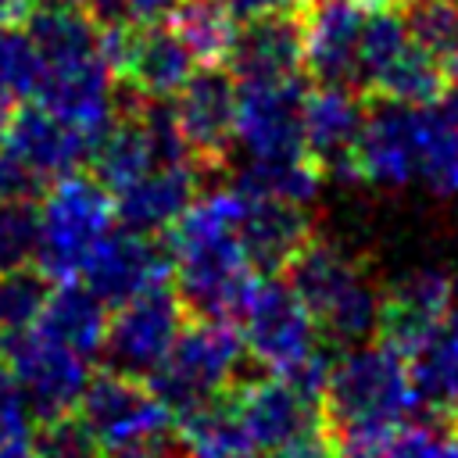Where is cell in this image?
Here are the masks:
<instances>
[{
  "label": "cell",
  "mask_w": 458,
  "mask_h": 458,
  "mask_svg": "<svg viewBox=\"0 0 458 458\" xmlns=\"http://www.w3.org/2000/svg\"><path fill=\"white\" fill-rule=\"evenodd\" d=\"M247 211V193L218 186L197 193L193 204L172 225V272L175 293L193 318H236L250 286L254 265L240 240V218Z\"/></svg>",
  "instance_id": "obj_1"
},
{
  "label": "cell",
  "mask_w": 458,
  "mask_h": 458,
  "mask_svg": "<svg viewBox=\"0 0 458 458\" xmlns=\"http://www.w3.org/2000/svg\"><path fill=\"white\" fill-rule=\"evenodd\" d=\"M318 404L336 458H379L386 440L408 426L422 401L404 354L376 340L354 344L333 358Z\"/></svg>",
  "instance_id": "obj_2"
},
{
  "label": "cell",
  "mask_w": 458,
  "mask_h": 458,
  "mask_svg": "<svg viewBox=\"0 0 458 458\" xmlns=\"http://www.w3.org/2000/svg\"><path fill=\"white\" fill-rule=\"evenodd\" d=\"M29 32L43 64L36 104L97 143L114 122V68L104 54L100 25L86 7H39Z\"/></svg>",
  "instance_id": "obj_3"
},
{
  "label": "cell",
  "mask_w": 458,
  "mask_h": 458,
  "mask_svg": "<svg viewBox=\"0 0 458 458\" xmlns=\"http://www.w3.org/2000/svg\"><path fill=\"white\" fill-rule=\"evenodd\" d=\"M458 143V122L440 104H401L376 97L365 107L354 168L376 186H408L429 179Z\"/></svg>",
  "instance_id": "obj_4"
},
{
  "label": "cell",
  "mask_w": 458,
  "mask_h": 458,
  "mask_svg": "<svg viewBox=\"0 0 458 458\" xmlns=\"http://www.w3.org/2000/svg\"><path fill=\"white\" fill-rule=\"evenodd\" d=\"M286 283L308 304L318 333L340 347L365 344L376 333L379 290L365 276L361 261L336 243L308 240L301 254L286 265Z\"/></svg>",
  "instance_id": "obj_5"
},
{
  "label": "cell",
  "mask_w": 458,
  "mask_h": 458,
  "mask_svg": "<svg viewBox=\"0 0 458 458\" xmlns=\"http://www.w3.org/2000/svg\"><path fill=\"white\" fill-rule=\"evenodd\" d=\"M114 197L97 175L75 168L68 175L50 179L36 208V268L57 283L79 279L89 254L114 229Z\"/></svg>",
  "instance_id": "obj_6"
},
{
  "label": "cell",
  "mask_w": 458,
  "mask_h": 458,
  "mask_svg": "<svg viewBox=\"0 0 458 458\" xmlns=\"http://www.w3.org/2000/svg\"><path fill=\"white\" fill-rule=\"evenodd\" d=\"M243 336L229 318H193L175 336L168 358L143 379L154 397L179 419L215 397H222L240 376Z\"/></svg>",
  "instance_id": "obj_7"
},
{
  "label": "cell",
  "mask_w": 458,
  "mask_h": 458,
  "mask_svg": "<svg viewBox=\"0 0 458 458\" xmlns=\"http://www.w3.org/2000/svg\"><path fill=\"white\" fill-rule=\"evenodd\" d=\"M236 318L243 351L272 376H290L322 351L318 322L286 279H254Z\"/></svg>",
  "instance_id": "obj_8"
},
{
  "label": "cell",
  "mask_w": 458,
  "mask_h": 458,
  "mask_svg": "<svg viewBox=\"0 0 458 458\" xmlns=\"http://www.w3.org/2000/svg\"><path fill=\"white\" fill-rule=\"evenodd\" d=\"M182 326H186V308L179 293L168 290L165 283L114 304V315L107 318V333H104L107 369L147 379L168 358Z\"/></svg>",
  "instance_id": "obj_9"
},
{
  "label": "cell",
  "mask_w": 458,
  "mask_h": 458,
  "mask_svg": "<svg viewBox=\"0 0 458 458\" xmlns=\"http://www.w3.org/2000/svg\"><path fill=\"white\" fill-rule=\"evenodd\" d=\"M0 354L4 365L14 372V379L21 383L36 411V422H50L57 415L79 411L82 390L89 383V369L82 354L39 336L36 329L0 336Z\"/></svg>",
  "instance_id": "obj_10"
},
{
  "label": "cell",
  "mask_w": 458,
  "mask_h": 458,
  "mask_svg": "<svg viewBox=\"0 0 458 458\" xmlns=\"http://www.w3.org/2000/svg\"><path fill=\"white\" fill-rule=\"evenodd\" d=\"M304 89L297 79L283 82H236V118L233 143L247 161L272 157H301L304 129H301Z\"/></svg>",
  "instance_id": "obj_11"
},
{
  "label": "cell",
  "mask_w": 458,
  "mask_h": 458,
  "mask_svg": "<svg viewBox=\"0 0 458 458\" xmlns=\"http://www.w3.org/2000/svg\"><path fill=\"white\" fill-rule=\"evenodd\" d=\"M225 401L240 422V429L258 444L265 454H279L301 437L322 429V404L318 397H308L283 376H265V379H247L233 383L225 390Z\"/></svg>",
  "instance_id": "obj_12"
},
{
  "label": "cell",
  "mask_w": 458,
  "mask_h": 458,
  "mask_svg": "<svg viewBox=\"0 0 458 458\" xmlns=\"http://www.w3.org/2000/svg\"><path fill=\"white\" fill-rule=\"evenodd\" d=\"M79 415L104 451L147 440L175 422V415L154 397L143 379L125 376L118 369H100L97 376H89L79 401Z\"/></svg>",
  "instance_id": "obj_13"
},
{
  "label": "cell",
  "mask_w": 458,
  "mask_h": 458,
  "mask_svg": "<svg viewBox=\"0 0 458 458\" xmlns=\"http://www.w3.org/2000/svg\"><path fill=\"white\" fill-rule=\"evenodd\" d=\"M383 0H315L304 25V72L318 86H358V54L369 7Z\"/></svg>",
  "instance_id": "obj_14"
},
{
  "label": "cell",
  "mask_w": 458,
  "mask_h": 458,
  "mask_svg": "<svg viewBox=\"0 0 458 458\" xmlns=\"http://www.w3.org/2000/svg\"><path fill=\"white\" fill-rule=\"evenodd\" d=\"M451 311V276L440 268H415L379 293L376 336L397 354L419 351Z\"/></svg>",
  "instance_id": "obj_15"
},
{
  "label": "cell",
  "mask_w": 458,
  "mask_h": 458,
  "mask_svg": "<svg viewBox=\"0 0 458 458\" xmlns=\"http://www.w3.org/2000/svg\"><path fill=\"white\" fill-rule=\"evenodd\" d=\"M168 272H172L168 250H161L150 240V233L125 225V229H111L100 240L79 279H86V286L104 304H122L150 286H161Z\"/></svg>",
  "instance_id": "obj_16"
},
{
  "label": "cell",
  "mask_w": 458,
  "mask_h": 458,
  "mask_svg": "<svg viewBox=\"0 0 458 458\" xmlns=\"http://www.w3.org/2000/svg\"><path fill=\"white\" fill-rule=\"evenodd\" d=\"M172 118L193 157L218 161L233 143L236 79L218 64H200V72H193L175 93Z\"/></svg>",
  "instance_id": "obj_17"
},
{
  "label": "cell",
  "mask_w": 458,
  "mask_h": 458,
  "mask_svg": "<svg viewBox=\"0 0 458 458\" xmlns=\"http://www.w3.org/2000/svg\"><path fill=\"white\" fill-rule=\"evenodd\" d=\"M361 118H365V104L354 97L351 86H318L315 93H304V107H301L304 150L318 165V172L333 179H358L354 150H358Z\"/></svg>",
  "instance_id": "obj_18"
},
{
  "label": "cell",
  "mask_w": 458,
  "mask_h": 458,
  "mask_svg": "<svg viewBox=\"0 0 458 458\" xmlns=\"http://www.w3.org/2000/svg\"><path fill=\"white\" fill-rule=\"evenodd\" d=\"M236 82H283L304 72V25L293 11L243 18L229 47Z\"/></svg>",
  "instance_id": "obj_19"
},
{
  "label": "cell",
  "mask_w": 458,
  "mask_h": 458,
  "mask_svg": "<svg viewBox=\"0 0 458 458\" xmlns=\"http://www.w3.org/2000/svg\"><path fill=\"white\" fill-rule=\"evenodd\" d=\"M0 143L11 154H18L43 182L75 172L93 154V140L82 136L64 118L50 114L43 104H32V107L14 111L7 118V129H4Z\"/></svg>",
  "instance_id": "obj_20"
},
{
  "label": "cell",
  "mask_w": 458,
  "mask_h": 458,
  "mask_svg": "<svg viewBox=\"0 0 458 458\" xmlns=\"http://www.w3.org/2000/svg\"><path fill=\"white\" fill-rule=\"evenodd\" d=\"M114 211L129 229L157 233L175 225V218L193 204L197 197V168L193 157H175L147 168L132 182L111 190Z\"/></svg>",
  "instance_id": "obj_21"
},
{
  "label": "cell",
  "mask_w": 458,
  "mask_h": 458,
  "mask_svg": "<svg viewBox=\"0 0 458 458\" xmlns=\"http://www.w3.org/2000/svg\"><path fill=\"white\" fill-rule=\"evenodd\" d=\"M240 240L247 247L250 265L265 276H276V272H286V265L311 240V218L304 215V204H286V200L247 193V211L240 218Z\"/></svg>",
  "instance_id": "obj_22"
},
{
  "label": "cell",
  "mask_w": 458,
  "mask_h": 458,
  "mask_svg": "<svg viewBox=\"0 0 458 458\" xmlns=\"http://www.w3.org/2000/svg\"><path fill=\"white\" fill-rule=\"evenodd\" d=\"M39 336L82 354L86 361L104 351V333H107V304L86 286V283H61L57 290L47 293V304L32 326Z\"/></svg>",
  "instance_id": "obj_23"
},
{
  "label": "cell",
  "mask_w": 458,
  "mask_h": 458,
  "mask_svg": "<svg viewBox=\"0 0 458 458\" xmlns=\"http://www.w3.org/2000/svg\"><path fill=\"white\" fill-rule=\"evenodd\" d=\"M168 25L179 32L186 50L197 64H218L229 57L233 36H236V14L225 0H182Z\"/></svg>",
  "instance_id": "obj_24"
},
{
  "label": "cell",
  "mask_w": 458,
  "mask_h": 458,
  "mask_svg": "<svg viewBox=\"0 0 458 458\" xmlns=\"http://www.w3.org/2000/svg\"><path fill=\"white\" fill-rule=\"evenodd\" d=\"M322 182L318 165L301 154V157H272V161H247L236 175V186L250 197H268V200H286V204H308L315 200Z\"/></svg>",
  "instance_id": "obj_25"
},
{
  "label": "cell",
  "mask_w": 458,
  "mask_h": 458,
  "mask_svg": "<svg viewBox=\"0 0 458 458\" xmlns=\"http://www.w3.org/2000/svg\"><path fill=\"white\" fill-rule=\"evenodd\" d=\"M404 25L444 79L458 82V0H408Z\"/></svg>",
  "instance_id": "obj_26"
},
{
  "label": "cell",
  "mask_w": 458,
  "mask_h": 458,
  "mask_svg": "<svg viewBox=\"0 0 458 458\" xmlns=\"http://www.w3.org/2000/svg\"><path fill=\"white\" fill-rule=\"evenodd\" d=\"M39 72L43 64H39V50H36L29 25L0 18V100L21 104L36 97Z\"/></svg>",
  "instance_id": "obj_27"
},
{
  "label": "cell",
  "mask_w": 458,
  "mask_h": 458,
  "mask_svg": "<svg viewBox=\"0 0 458 458\" xmlns=\"http://www.w3.org/2000/svg\"><path fill=\"white\" fill-rule=\"evenodd\" d=\"M47 276L39 268H0V336L29 333L47 304Z\"/></svg>",
  "instance_id": "obj_28"
},
{
  "label": "cell",
  "mask_w": 458,
  "mask_h": 458,
  "mask_svg": "<svg viewBox=\"0 0 458 458\" xmlns=\"http://www.w3.org/2000/svg\"><path fill=\"white\" fill-rule=\"evenodd\" d=\"M32 451L36 458H104L100 440L93 437V429L82 422L79 411L39 422V429L32 433Z\"/></svg>",
  "instance_id": "obj_29"
},
{
  "label": "cell",
  "mask_w": 458,
  "mask_h": 458,
  "mask_svg": "<svg viewBox=\"0 0 458 458\" xmlns=\"http://www.w3.org/2000/svg\"><path fill=\"white\" fill-rule=\"evenodd\" d=\"M379 458H458V422H426V426H401Z\"/></svg>",
  "instance_id": "obj_30"
},
{
  "label": "cell",
  "mask_w": 458,
  "mask_h": 458,
  "mask_svg": "<svg viewBox=\"0 0 458 458\" xmlns=\"http://www.w3.org/2000/svg\"><path fill=\"white\" fill-rule=\"evenodd\" d=\"M36 208L29 200L0 204V268L36 265Z\"/></svg>",
  "instance_id": "obj_31"
},
{
  "label": "cell",
  "mask_w": 458,
  "mask_h": 458,
  "mask_svg": "<svg viewBox=\"0 0 458 458\" xmlns=\"http://www.w3.org/2000/svg\"><path fill=\"white\" fill-rule=\"evenodd\" d=\"M36 411L7 365H0V440H32Z\"/></svg>",
  "instance_id": "obj_32"
},
{
  "label": "cell",
  "mask_w": 458,
  "mask_h": 458,
  "mask_svg": "<svg viewBox=\"0 0 458 458\" xmlns=\"http://www.w3.org/2000/svg\"><path fill=\"white\" fill-rule=\"evenodd\" d=\"M43 190V179L0 143V204H14V200H32Z\"/></svg>",
  "instance_id": "obj_33"
},
{
  "label": "cell",
  "mask_w": 458,
  "mask_h": 458,
  "mask_svg": "<svg viewBox=\"0 0 458 458\" xmlns=\"http://www.w3.org/2000/svg\"><path fill=\"white\" fill-rule=\"evenodd\" d=\"M104 458H190V447L182 440V433L175 426L147 437V440H136V444H122V447H107Z\"/></svg>",
  "instance_id": "obj_34"
},
{
  "label": "cell",
  "mask_w": 458,
  "mask_h": 458,
  "mask_svg": "<svg viewBox=\"0 0 458 458\" xmlns=\"http://www.w3.org/2000/svg\"><path fill=\"white\" fill-rule=\"evenodd\" d=\"M179 4H182V0H118L125 21H132V25H157V21H168Z\"/></svg>",
  "instance_id": "obj_35"
},
{
  "label": "cell",
  "mask_w": 458,
  "mask_h": 458,
  "mask_svg": "<svg viewBox=\"0 0 458 458\" xmlns=\"http://www.w3.org/2000/svg\"><path fill=\"white\" fill-rule=\"evenodd\" d=\"M0 458H36L29 440H0Z\"/></svg>",
  "instance_id": "obj_36"
},
{
  "label": "cell",
  "mask_w": 458,
  "mask_h": 458,
  "mask_svg": "<svg viewBox=\"0 0 458 458\" xmlns=\"http://www.w3.org/2000/svg\"><path fill=\"white\" fill-rule=\"evenodd\" d=\"M437 193H444V197H458V157H454V165L447 168V175L440 179Z\"/></svg>",
  "instance_id": "obj_37"
},
{
  "label": "cell",
  "mask_w": 458,
  "mask_h": 458,
  "mask_svg": "<svg viewBox=\"0 0 458 458\" xmlns=\"http://www.w3.org/2000/svg\"><path fill=\"white\" fill-rule=\"evenodd\" d=\"M447 322L458 329V276H451V311H447Z\"/></svg>",
  "instance_id": "obj_38"
},
{
  "label": "cell",
  "mask_w": 458,
  "mask_h": 458,
  "mask_svg": "<svg viewBox=\"0 0 458 458\" xmlns=\"http://www.w3.org/2000/svg\"><path fill=\"white\" fill-rule=\"evenodd\" d=\"M39 7H86V0H39Z\"/></svg>",
  "instance_id": "obj_39"
},
{
  "label": "cell",
  "mask_w": 458,
  "mask_h": 458,
  "mask_svg": "<svg viewBox=\"0 0 458 458\" xmlns=\"http://www.w3.org/2000/svg\"><path fill=\"white\" fill-rule=\"evenodd\" d=\"M7 118H11V104L0 100V136H4V129H7Z\"/></svg>",
  "instance_id": "obj_40"
},
{
  "label": "cell",
  "mask_w": 458,
  "mask_h": 458,
  "mask_svg": "<svg viewBox=\"0 0 458 458\" xmlns=\"http://www.w3.org/2000/svg\"><path fill=\"white\" fill-rule=\"evenodd\" d=\"M404 4H408V0H404Z\"/></svg>",
  "instance_id": "obj_41"
}]
</instances>
